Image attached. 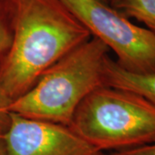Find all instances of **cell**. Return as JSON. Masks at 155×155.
<instances>
[{"instance_id": "obj_1", "label": "cell", "mask_w": 155, "mask_h": 155, "mask_svg": "<svg viewBox=\"0 0 155 155\" xmlns=\"http://www.w3.org/2000/svg\"><path fill=\"white\" fill-rule=\"evenodd\" d=\"M12 41L0 67V83L12 101L50 67L91 38L61 0H6Z\"/></svg>"}, {"instance_id": "obj_2", "label": "cell", "mask_w": 155, "mask_h": 155, "mask_svg": "<svg viewBox=\"0 0 155 155\" xmlns=\"http://www.w3.org/2000/svg\"><path fill=\"white\" fill-rule=\"evenodd\" d=\"M109 48L91 38L50 67L33 86L12 101L17 115L68 126L84 98L104 84Z\"/></svg>"}, {"instance_id": "obj_3", "label": "cell", "mask_w": 155, "mask_h": 155, "mask_svg": "<svg viewBox=\"0 0 155 155\" xmlns=\"http://www.w3.org/2000/svg\"><path fill=\"white\" fill-rule=\"evenodd\" d=\"M69 127L99 152L155 143V105L142 96L103 85L78 106Z\"/></svg>"}, {"instance_id": "obj_4", "label": "cell", "mask_w": 155, "mask_h": 155, "mask_svg": "<svg viewBox=\"0 0 155 155\" xmlns=\"http://www.w3.org/2000/svg\"><path fill=\"white\" fill-rule=\"evenodd\" d=\"M127 72L155 74V35L100 0H61Z\"/></svg>"}, {"instance_id": "obj_5", "label": "cell", "mask_w": 155, "mask_h": 155, "mask_svg": "<svg viewBox=\"0 0 155 155\" xmlns=\"http://www.w3.org/2000/svg\"><path fill=\"white\" fill-rule=\"evenodd\" d=\"M5 155H97L98 150L68 126L10 112L3 134Z\"/></svg>"}, {"instance_id": "obj_6", "label": "cell", "mask_w": 155, "mask_h": 155, "mask_svg": "<svg viewBox=\"0 0 155 155\" xmlns=\"http://www.w3.org/2000/svg\"><path fill=\"white\" fill-rule=\"evenodd\" d=\"M104 84L137 93L155 105V74L127 72L108 57L104 67Z\"/></svg>"}, {"instance_id": "obj_7", "label": "cell", "mask_w": 155, "mask_h": 155, "mask_svg": "<svg viewBox=\"0 0 155 155\" xmlns=\"http://www.w3.org/2000/svg\"><path fill=\"white\" fill-rule=\"evenodd\" d=\"M109 5L146 25L155 35V0H110Z\"/></svg>"}, {"instance_id": "obj_8", "label": "cell", "mask_w": 155, "mask_h": 155, "mask_svg": "<svg viewBox=\"0 0 155 155\" xmlns=\"http://www.w3.org/2000/svg\"><path fill=\"white\" fill-rule=\"evenodd\" d=\"M10 17L6 0H0V59L5 57L12 41L11 24L8 22Z\"/></svg>"}, {"instance_id": "obj_9", "label": "cell", "mask_w": 155, "mask_h": 155, "mask_svg": "<svg viewBox=\"0 0 155 155\" xmlns=\"http://www.w3.org/2000/svg\"><path fill=\"white\" fill-rule=\"evenodd\" d=\"M12 99L4 90L0 83V134L5 133L10 122V105Z\"/></svg>"}, {"instance_id": "obj_10", "label": "cell", "mask_w": 155, "mask_h": 155, "mask_svg": "<svg viewBox=\"0 0 155 155\" xmlns=\"http://www.w3.org/2000/svg\"><path fill=\"white\" fill-rule=\"evenodd\" d=\"M110 155H155V143L131 149L117 151Z\"/></svg>"}, {"instance_id": "obj_11", "label": "cell", "mask_w": 155, "mask_h": 155, "mask_svg": "<svg viewBox=\"0 0 155 155\" xmlns=\"http://www.w3.org/2000/svg\"><path fill=\"white\" fill-rule=\"evenodd\" d=\"M0 155H5L4 141H3V135L2 134H0Z\"/></svg>"}, {"instance_id": "obj_12", "label": "cell", "mask_w": 155, "mask_h": 155, "mask_svg": "<svg viewBox=\"0 0 155 155\" xmlns=\"http://www.w3.org/2000/svg\"><path fill=\"white\" fill-rule=\"evenodd\" d=\"M100 1H102V2L106 3V4H108V5H109V1H110V0H100Z\"/></svg>"}, {"instance_id": "obj_13", "label": "cell", "mask_w": 155, "mask_h": 155, "mask_svg": "<svg viewBox=\"0 0 155 155\" xmlns=\"http://www.w3.org/2000/svg\"><path fill=\"white\" fill-rule=\"evenodd\" d=\"M97 155H107V154H105L104 153H97ZM109 155H110V154H109Z\"/></svg>"}]
</instances>
